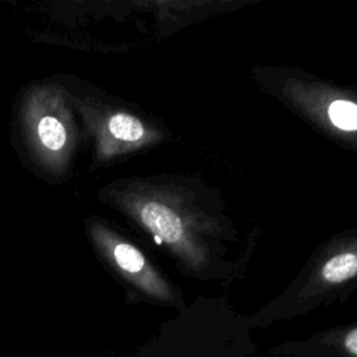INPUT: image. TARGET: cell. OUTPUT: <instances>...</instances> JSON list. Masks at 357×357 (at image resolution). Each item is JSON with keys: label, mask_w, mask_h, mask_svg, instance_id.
Listing matches in <instances>:
<instances>
[{"label": "cell", "mask_w": 357, "mask_h": 357, "mask_svg": "<svg viewBox=\"0 0 357 357\" xmlns=\"http://www.w3.org/2000/svg\"><path fill=\"white\" fill-rule=\"evenodd\" d=\"M11 142L24 166L40 180L59 184L74 176L86 138L70 96L53 75L32 79L18 91Z\"/></svg>", "instance_id": "6da1fadb"}, {"label": "cell", "mask_w": 357, "mask_h": 357, "mask_svg": "<svg viewBox=\"0 0 357 357\" xmlns=\"http://www.w3.org/2000/svg\"><path fill=\"white\" fill-rule=\"evenodd\" d=\"M53 77L66 89L81 120L92 156L89 172L103 169L148 141L151 134L144 120L120 107L103 89L74 74Z\"/></svg>", "instance_id": "7a4b0ae2"}, {"label": "cell", "mask_w": 357, "mask_h": 357, "mask_svg": "<svg viewBox=\"0 0 357 357\" xmlns=\"http://www.w3.org/2000/svg\"><path fill=\"white\" fill-rule=\"evenodd\" d=\"M251 328L227 312L188 311L165 325L138 357H254Z\"/></svg>", "instance_id": "3957f363"}, {"label": "cell", "mask_w": 357, "mask_h": 357, "mask_svg": "<svg viewBox=\"0 0 357 357\" xmlns=\"http://www.w3.org/2000/svg\"><path fill=\"white\" fill-rule=\"evenodd\" d=\"M84 231L92 252L113 273L151 300L174 303L173 291L156 275L142 251L107 219L95 213L85 216Z\"/></svg>", "instance_id": "277c9868"}, {"label": "cell", "mask_w": 357, "mask_h": 357, "mask_svg": "<svg viewBox=\"0 0 357 357\" xmlns=\"http://www.w3.org/2000/svg\"><path fill=\"white\" fill-rule=\"evenodd\" d=\"M272 357H357V324L315 332L269 347Z\"/></svg>", "instance_id": "5b68a950"}, {"label": "cell", "mask_w": 357, "mask_h": 357, "mask_svg": "<svg viewBox=\"0 0 357 357\" xmlns=\"http://www.w3.org/2000/svg\"><path fill=\"white\" fill-rule=\"evenodd\" d=\"M357 275V254L342 252L326 261L321 269V279L326 284H340Z\"/></svg>", "instance_id": "8992f818"}, {"label": "cell", "mask_w": 357, "mask_h": 357, "mask_svg": "<svg viewBox=\"0 0 357 357\" xmlns=\"http://www.w3.org/2000/svg\"><path fill=\"white\" fill-rule=\"evenodd\" d=\"M331 121L340 130H357V105L349 100H335L328 107Z\"/></svg>", "instance_id": "52a82bcc"}]
</instances>
